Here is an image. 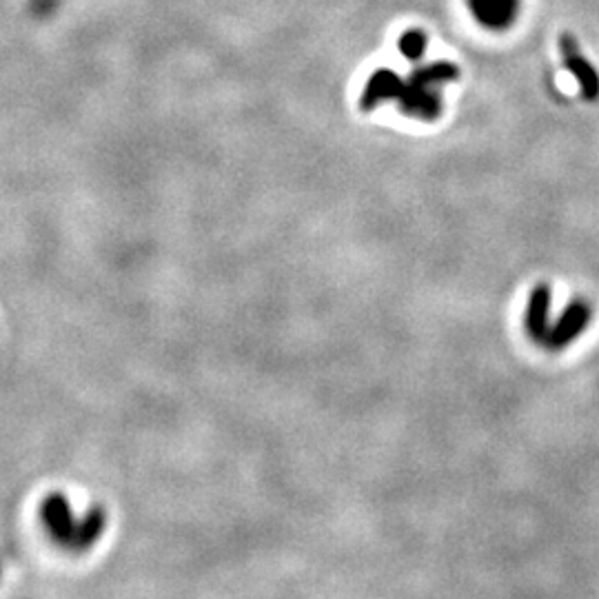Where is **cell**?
Wrapping results in <instances>:
<instances>
[{
    "label": "cell",
    "instance_id": "6da1fadb",
    "mask_svg": "<svg viewBox=\"0 0 599 599\" xmlns=\"http://www.w3.org/2000/svg\"><path fill=\"white\" fill-rule=\"evenodd\" d=\"M40 520L58 546L74 553H83L96 546L107 526L103 511L91 509L85 515H76L71 511L67 497L58 493L45 497L40 506Z\"/></svg>",
    "mask_w": 599,
    "mask_h": 599
},
{
    "label": "cell",
    "instance_id": "7a4b0ae2",
    "mask_svg": "<svg viewBox=\"0 0 599 599\" xmlns=\"http://www.w3.org/2000/svg\"><path fill=\"white\" fill-rule=\"evenodd\" d=\"M458 76L460 69L446 60L415 69L409 80H404V91L398 98L402 114L418 120L438 118L442 114L440 87L453 83Z\"/></svg>",
    "mask_w": 599,
    "mask_h": 599
},
{
    "label": "cell",
    "instance_id": "3957f363",
    "mask_svg": "<svg viewBox=\"0 0 599 599\" xmlns=\"http://www.w3.org/2000/svg\"><path fill=\"white\" fill-rule=\"evenodd\" d=\"M591 316H593V309L588 307L584 300H573L566 307V311L562 313L560 322H557L555 327L548 331L544 347L551 351H560V349L568 347V344L575 342L584 333L588 322H591Z\"/></svg>",
    "mask_w": 599,
    "mask_h": 599
},
{
    "label": "cell",
    "instance_id": "277c9868",
    "mask_svg": "<svg viewBox=\"0 0 599 599\" xmlns=\"http://www.w3.org/2000/svg\"><path fill=\"white\" fill-rule=\"evenodd\" d=\"M520 3L522 0H466L477 23L491 32L509 29L520 14Z\"/></svg>",
    "mask_w": 599,
    "mask_h": 599
},
{
    "label": "cell",
    "instance_id": "5b68a950",
    "mask_svg": "<svg viewBox=\"0 0 599 599\" xmlns=\"http://www.w3.org/2000/svg\"><path fill=\"white\" fill-rule=\"evenodd\" d=\"M560 49H562L566 69L571 71L577 83H580V87H582V96L586 100H597L599 98V74H597V69L580 54L577 40L568 34L562 36Z\"/></svg>",
    "mask_w": 599,
    "mask_h": 599
},
{
    "label": "cell",
    "instance_id": "8992f818",
    "mask_svg": "<svg viewBox=\"0 0 599 599\" xmlns=\"http://www.w3.org/2000/svg\"><path fill=\"white\" fill-rule=\"evenodd\" d=\"M404 91V80L395 74L391 69H378L373 71L367 87H364V94L360 98V107L364 111H371L387 100L400 98Z\"/></svg>",
    "mask_w": 599,
    "mask_h": 599
},
{
    "label": "cell",
    "instance_id": "52a82bcc",
    "mask_svg": "<svg viewBox=\"0 0 599 599\" xmlns=\"http://www.w3.org/2000/svg\"><path fill=\"white\" fill-rule=\"evenodd\" d=\"M548 307H551V289L546 284H537L533 296L529 300V309H526V329H529L531 338L535 342L544 344L548 338Z\"/></svg>",
    "mask_w": 599,
    "mask_h": 599
},
{
    "label": "cell",
    "instance_id": "ba28073f",
    "mask_svg": "<svg viewBox=\"0 0 599 599\" xmlns=\"http://www.w3.org/2000/svg\"><path fill=\"white\" fill-rule=\"evenodd\" d=\"M400 52L411 60V63H418V60L426 52V34L420 32V29H411V32L402 34L400 38Z\"/></svg>",
    "mask_w": 599,
    "mask_h": 599
}]
</instances>
